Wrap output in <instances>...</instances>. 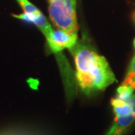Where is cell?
Returning a JSON list of instances; mask_svg holds the SVG:
<instances>
[{
  "label": "cell",
  "instance_id": "7",
  "mask_svg": "<svg viewBox=\"0 0 135 135\" xmlns=\"http://www.w3.org/2000/svg\"><path fill=\"white\" fill-rule=\"evenodd\" d=\"M122 85L129 86L135 89V56L131 61Z\"/></svg>",
  "mask_w": 135,
  "mask_h": 135
},
{
  "label": "cell",
  "instance_id": "4",
  "mask_svg": "<svg viewBox=\"0 0 135 135\" xmlns=\"http://www.w3.org/2000/svg\"><path fill=\"white\" fill-rule=\"evenodd\" d=\"M135 120V114L116 118L106 135H123Z\"/></svg>",
  "mask_w": 135,
  "mask_h": 135
},
{
  "label": "cell",
  "instance_id": "5",
  "mask_svg": "<svg viewBox=\"0 0 135 135\" xmlns=\"http://www.w3.org/2000/svg\"><path fill=\"white\" fill-rule=\"evenodd\" d=\"M0 135H49L45 131L29 127H11L0 131Z\"/></svg>",
  "mask_w": 135,
  "mask_h": 135
},
{
  "label": "cell",
  "instance_id": "9",
  "mask_svg": "<svg viewBox=\"0 0 135 135\" xmlns=\"http://www.w3.org/2000/svg\"><path fill=\"white\" fill-rule=\"evenodd\" d=\"M21 8L23 10V13L26 14H38L41 11L38 9L29 0H17Z\"/></svg>",
  "mask_w": 135,
  "mask_h": 135
},
{
  "label": "cell",
  "instance_id": "10",
  "mask_svg": "<svg viewBox=\"0 0 135 135\" xmlns=\"http://www.w3.org/2000/svg\"><path fill=\"white\" fill-rule=\"evenodd\" d=\"M127 103L129 104L132 109V111H133V113L135 114V95H132V96L127 101Z\"/></svg>",
  "mask_w": 135,
  "mask_h": 135
},
{
  "label": "cell",
  "instance_id": "3",
  "mask_svg": "<svg viewBox=\"0 0 135 135\" xmlns=\"http://www.w3.org/2000/svg\"><path fill=\"white\" fill-rule=\"evenodd\" d=\"M78 33L69 32L63 29H53V32L46 37L47 42L51 52L55 54H60L65 49L71 50L78 41Z\"/></svg>",
  "mask_w": 135,
  "mask_h": 135
},
{
  "label": "cell",
  "instance_id": "1",
  "mask_svg": "<svg viewBox=\"0 0 135 135\" xmlns=\"http://www.w3.org/2000/svg\"><path fill=\"white\" fill-rule=\"evenodd\" d=\"M71 52L75 67V77L80 91L91 96L104 91L116 79L105 57L99 55L85 41H77Z\"/></svg>",
  "mask_w": 135,
  "mask_h": 135
},
{
  "label": "cell",
  "instance_id": "6",
  "mask_svg": "<svg viewBox=\"0 0 135 135\" xmlns=\"http://www.w3.org/2000/svg\"><path fill=\"white\" fill-rule=\"evenodd\" d=\"M111 106L113 107V111L116 118L134 114L131 107L127 101H122L114 98L111 99Z\"/></svg>",
  "mask_w": 135,
  "mask_h": 135
},
{
  "label": "cell",
  "instance_id": "8",
  "mask_svg": "<svg viewBox=\"0 0 135 135\" xmlns=\"http://www.w3.org/2000/svg\"><path fill=\"white\" fill-rule=\"evenodd\" d=\"M134 90L135 89H134L133 88H131L129 86L121 84L116 89V98H118L122 101H127L132 96Z\"/></svg>",
  "mask_w": 135,
  "mask_h": 135
},
{
  "label": "cell",
  "instance_id": "12",
  "mask_svg": "<svg viewBox=\"0 0 135 135\" xmlns=\"http://www.w3.org/2000/svg\"><path fill=\"white\" fill-rule=\"evenodd\" d=\"M48 1V2H52V1H54V0H47Z\"/></svg>",
  "mask_w": 135,
  "mask_h": 135
},
{
  "label": "cell",
  "instance_id": "11",
  "mask_svg": "<svg viewBox=\"0 0 135 135\" xmlns=\"http://www.w3.org/2000/svg\"><path fill=\"white\" fill-rule=\"evenodd\" d=\"M133 44H134V47L135 49V38L134 39V41H133Z\"/></svg>",
  "mask_w": 135,
  "mask_h": 135
},
{
  "label": "cell",
  "instance_id": "2",
  "mask_svg": "<svg viewBox=\"0 0 135 135\" xmlns=\"http://www.w3.org/2000/svg\"><path fill=\"white\" fill-rule=\"evenodd\" d=\"M49 3V15L57 29L78 33L76 0H54Z\"/></svg>",
  "mask_w": 135,
  "mask_h": 135
}]
</instances>
